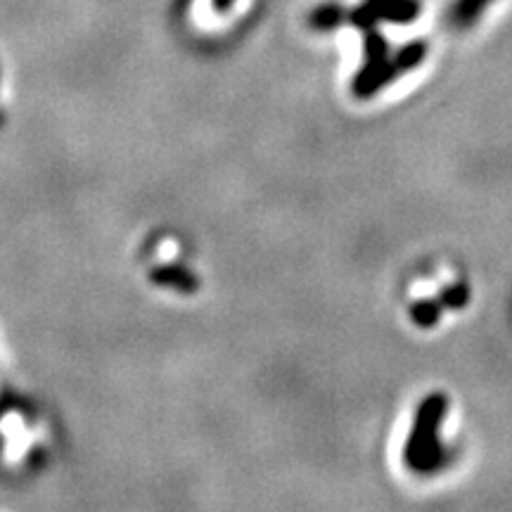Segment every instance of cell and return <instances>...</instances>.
I'll list each match as a JSON object with an SVG mask.
<instances>
[{
	"mask_svg": "<svg viewBox=\"0 0 512 512\" xmlns=\"http://www.w3.org/2000/svg\"><path fill=\"white\" fill-rule=\"evenodd\" d=\"M446 413L448 396L444 392L427 394L415 408L411 432H408L406 446H403V463L413 475L430 477L446 465L448 451L441 441Z\"/></svg>",
	"mask_w": 512,
	"mask_h": 512,
	"instance_id": "6da1fadb",
	"label": "cell"
},
{
	"mask_svg": "<svg viewBox=\"0 0 512 512\" xmlns=\"http://www.w3.org/2000/svg\"><path fill=\"white\" fill-rule=\"evenodd\" d=\"M403 74L406 72H403L399 60H396V55H392V53L366 57V64H363V67L358 69L354 76L351 91H354L358 100H370L373 95L384 91L389 83L401 79Z\"/></svg>",
	"mask_w": 512,
	"mask_h": 512,
	"instance_id": "7a4b0ae2",
	"label": "cell"
},
{
	"mask_svg": "<svg viewBox=\"0 0 512 512\" xmlns=\"http://www.w3.org/2000/svg\"><path fill=\"white\" fill-rule=\"evenodd\" d=\"M150 280L157 287H166L181 294H195L200 290V278L183 264H162L150 271Z\"/></svg>",
	"mask_w": 512,
	"mask_h": 512,
	"instance_id": "3957f363",
	"label": "cell"
},
{
	"mask_svg": "<svg viewBox=\"0 0 512 512\" xmlns=\"http://www.w3.org/2000/svg\"><path fill=\"white\" fill-rule=\"evenodd\" d=\"M380 22L389 24H411L420 17V0H366Z\"/></svg>",
	"mask_w": 512,
	"mask_h": 512,
	"instance_id": "277c9868",
	"label": "cell"
},
{
	"mask_svg": "<svg viewBox=\"0 0 512 512\" xmlns=\"http://www.w3.org/2000/svg\"><path fill=\"white\" fill-rule=\"evenodd\" d=\"M491 3L494 0H456L451 8V24L458 29H470Z\"/></svg>",
	"mask_w": 512,
	"mask_h": 512,
	"instance_id": "5b68a950",
	"label": "cell"
},
{
	"mask_svg": "<svg viewBox=\"0 0 512 512\" xmlns=\"http://www.w3.org/2000/svg\"><path fill=\"white\" fill-rule=\"evenodd\" d=\"M446 309L441 306L439 297L437 299H418V302L411 304V320L418 328L422 330H430V328H437V323L441 320V313Z\"/></svg>",
	"mask_w": 512,
	"mask_h": 512,
	"instance_id": "8992f818",
	"label": "cell"
},
{
	"mask_svg": "<svg viewBox=\"0 0 512 512\" xmlns=\"http://www.w3.org/2000/svg\"><path fill=\"white\" fill-rule=\"evenodd\" d=\"M347 15H349V10H344L342 5L328 3V5H320L318 10H313L309 24L318 31H332V29H337L339 24L347 22Z\"/></svg>",
	"mask_w": 512,
	"mask_h": 512,
	"instance_id": "52a82bcc",
	"label": "cell"
},
{
	"mask_svg": "<svg viewBox=\"0 0 512 512\" xmlns=\"http://www.w3.org/2000/svg\"><path fill=\"white\" fill-rule=\"evenodd\" d=\"M396 60H399L403 72H413V69H418L422 62H425L427 57V43L425 41H411L406 43V46L396 50Z\"/></svg>",
	"mask_w": 512,
	"mask_h": 512,
	"instance_id": "ba28073f",
	"label": "cell"
},
{
	"mask_svg": "<svg viewBox=\"0 0 512 512\" xmlns=\"http://www.w3.org/2000/svg\"><path fill=\"white\" fill-rule=\"evenodd\" d=\"M439 302L446 311H463L470 302V287L465 283H453L439 292Z\"/></svg>",
	"mask_w": 512,
	"mask_h": 512,
	"instance_id": "9c48e42d",
	"label": "cell"
},
{
	"mask_svg": "<svg viewBox=\"0 0 512 512\" xmlns=\"http://www.w3.org/2000/svg\"><path fill=\"white\" fill-rule=\"evenodd\" d=\"M230 5H233V0H214V10H219V12L228 10Z\"/></svg>",
	"mask_w": 512,
	"mask_h": 512,
	"instance_id": "30bf717a",
	"label": "cell"
}]
</instances>
